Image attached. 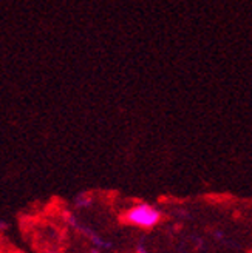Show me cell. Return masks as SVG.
I'll list each match as a JSON object with an SVG mask.
<instances>
[{"instance_id":"cell-1","label":"cell","mask_w":252,"mask_h":253,"mask_svg":"<svg viewBox=\"0 0 252 253\" xmlns=\"http://www.w3.org/2000/svg\"><path fill=\"white\" fill-rule=\"evenodd\" d=\"M124 221L141 229H152L161 221V213L149 204H138L124 213Z\"/></svg>"}]
</instances>
